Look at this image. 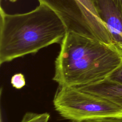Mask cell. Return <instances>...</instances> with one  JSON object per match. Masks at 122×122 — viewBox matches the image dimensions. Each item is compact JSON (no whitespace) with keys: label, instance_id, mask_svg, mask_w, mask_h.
<instances>
[{"label":"cell","instance_id":"cell-4","mask_svg":"<svg viewBox=\"0 0 122 122\" xmlns=\"http://www.w3.org/2000/svg\"><path fill=\"white\" fill-rule=\"evenodd\" d=\"M52 9L71 31L114 45L106 24L101 19L93 0H38Z\"/></svg>","mask_w":122,"mask_h":122},{"label":"cell","instance_id":"cell-12","mask_svg":"<svg viewBox=\"0 0 122 122\" xmlns=\"http://www.w3.org/2000/svg\"><path fill=\"white\" fill-rule=\"evenodd\" d=\"M119 48V49L121 50L122 53V44H118L116 45Z\"/></svg>","mask_w":122,"mask_h":122},{"label":"cell","instance_id":"cell-10","mask_svg":"<svg viewBox=\"0 0 122 122\" xmlns=\"http://www.w3.org/2000/svg\"><path fill=\"white\" fill-rule=\"evenodd\" d=\"M107 78L114 81L122 82V62Z\"/></svg>","mask_w":122,"mask_h":122},{"label":"cell","instance_id":"cell-13","mask_svg":"<svg viewBox=\"0 0 122 122\" xmlns=\"http://www.w3.org/2000/svg\"><path fill=\"white\" fill-rule=\"evenodd\" d=\"M0 122H3L2 117V115H1V112H0Z\"/></svg>","mask_w":122,"mask_h":122},{"label":"cell","instance_id":"cell-9","mask_svg":"<svg viewBox=\"0 0 122 122\" xmlns=\"http://www.w3.org/2000/svg\"><path fill=\"white\" fill-rule=\"evenodd\" d=\"M70 122H122V118L112 117L99 118L79 121H70Z\"/></svg>","mask_w":122,"mask_h":122},{"label":"cell","instance_id":"cell-2","mask_svg":"<svg viewBox=\"0 0 122 122\" xmlns=\"http://www.w3.org/2000/svg\"><path fill=\"white\" fill-rule=\"evenodd\" d=\"M0 65L61 43L68 32L60 16L44 3L22 14H7L0 7Z\"/></svg>","mask_w":122,"mask_h":122},{"label":"cell","instance_id":"cell-5","mask_svg":"<svg viewBox=\"0 0 122 122\" xmlns=\"http://www.w3.org/2000/svg\"><path fill=\"white\" fill-rule=\"evenodd\" d=\"M102 20L107 26L116 46L122 44V18L111 0H93Z\"/></svg>","mask_w":122,"mask_h":122},{"label":"cell","instance_id":"cell-3","mask_svg":"<svg viewBox=\"0 0 122 122\" xmlns=\"http://www.w3.org/2000/svg\"><path fill=\"white\" fill-rule=\"evenodd\" d=\"M53 103L61 116L70 121L106 117L122 118V109L77 87L59 86Z\"/></svg>","mask_w":122,"mask_h":122},{"label":"cell","instance_id":"cell-7","mask_svg":"<svg viewBox=\"0 0 122 122\" xmlns=\"http://www.w3.org/2000/svg\"><path fill=\"white\" fill-rule=\"evenodd\" d=\"M50 114L48 112L37 113L27 112L23 115L20 122H48Z\"/></svg>","mask_w":122,"mask_h":122},{"label":"cell","instance_id":"cell-1","mask_svg":"<svg viewBox=\"0 0 122 122\" xmlns=\"http://www.w3.org/2000/svg\"><path fill=\"white\" fill-rule=\"evenodd\" d=\"M122 62L117 46L68 31L55 61L53 80L60 86L89 84L108 77Z\"/></svg>","mask_w":122,"mask_h":122},{"label":"cell","instance_id":"cell-8","mask_svg":"<svg viewBox=\"0 0 122 122\" xmlns=\"http://www.w3.org/2000/svg\"><path fill=\"white\" fill-rule=\"evenodd\" d=\"M10 83L12 87L16 89L22 88L26 84L24 75L21 73L14 74L11 78Z\"/></svg>","mask_w":122,"mask_h":122},{"label":"cell","instance_id":"cell-6","mask_svg":"<svg viewBox=\"0 0 122 122\" xmlns=\"http://www.w3.org/2000/svg\"><path fill=\"white\" fill-rule=\"evenodd\" d=\"M80 90L101 97L122 109V82L108 78L96 82L77 87Z\"/></svg>","mask_w":122,"mask_h":122},{"label":"cell","instance_id":"cell-11","mask_svg":"<svg viewBox=\"0 0 122 122\" xmlns=\"http://www.w3.org/2000/svg\"><path fill=\"white\" fill-rule=\"evenodd\" d=\"M116 6L122 18V0H111Z\"/></svg>","mask_w":122,"mask_h":122}]
</instances>
